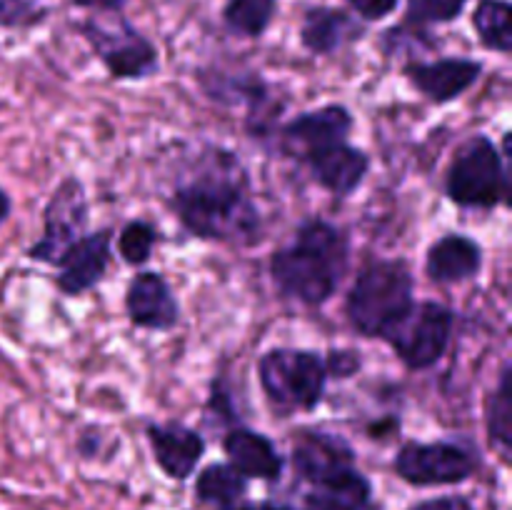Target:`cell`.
<instances>
[{"mask_svg": "<svg viewBox=\"0 0 512 510\" xmlns=\"http://www.w3.org/2000/svg\"><path fill=\"white\" fill-rule=\"evenodd\" d=\"M170 208L180 225L200 240L253 245L263 233L248 170L235 153L208 148L175 183Z\"/></svg>", "mask_w": 512, "mask_h": 510, "instance_id": "cell-1", "label": "cell"}, {"mask_svg": "<svg viewBox=\"0 0 512 510\" xmlns=\"http://www.w3.org/2000/svg\"><path fill=\"white\" fill-rule=\"evenodd\" d=\"M455 313L445 303L425 300L415 303L410 313L385 335L398 358L410 370H428L440 363L453 338Z\"/></svg>", "mask_w": 512, "mask_h": 510, "instance_id": "cell-6", "label": "cell"}, {"mask_svg": "<svg viewBox=\"0 0 512 510\" xmlns=\"http://www.w3.org/2000/svg\"><path fill=\"white\" fill-rule=\"evenodd\" d=\"M245 490H248V478H243L233 465L225 463L208 465L195 480L198 498L223 510H235V505L243 500Z\"/></svg>", "mask_w": 512, "mask_h": 510, "instance_id": "cell-20", "label": "cell"}, {"mask_svg": "<svg viewBox=\"0 0 512 510\" xmlns=\"http://www.w3.org/2000/svg\"><path fill=\"white\" fill-rule=\"evenodd\" d=\"M473 20L485 48L498 50V53H510V5L505 0H483L478 10H475Z\"/></svg>", "mask_w": 512, "mask_h": 510, "instance_id": "cell-23", "label": "cell"}, {"mask_svg": "<svg viewBox=\"0 0 512 510\" xmlns=\"http://www.w3.org/2000/svg\"><path fill=\"white\" fill-rule=\"evenodd\" d=\"M110 240L113 230L103 228L95 233H83L63 255L58 258L55 268V285L68 298L88 293L103 280L110 265Z\"/></svg>", "mask_w": 512, "mask_h": 510, "instance_id": "cell-10", "label": "cell"}, {"mask_svg": "<svg viewBox=\"0 0 512 510\" xmlns=\"http://www.w3.org/2000/svg\"><path fill=\"white\" fill-rule=\"evenodd\" d=\"M485 425H488L490 443L500 450L505 460L510 458L512 448V373L510 363L500 370V380L485 403Z\"/></svg>", "mask_w": 512, "mask_h": 510, "instance_id": "cell-21", "label": "cell"}, {"mask_svg": "<svg viewBox=\"0 0 512 510\" xmlns=\"http://www.w3.org/2000/svg\"><path fill=\"white\" fill-rule=\"evenodd\" d=\"M415 305V278L400 260H373L353 280L345 298L350 325L365 338H380Z\"/></svg>", "mask_w": 512, "mask_h": 510, "instance_id": "cell-3", "label": "cell"}, {"mask_svg": "<svg viewBox=\"0 0 512 510\" xmlns=\"http://www.w3.org/2000/svg\"><path fill=\"white\" fill-rule=\"evenodd\" d=\"M278 0H228L223 8V20L233 33L243 38H260L273 23Z\"/></svg>", "mask_w": 512, "mask_h": 510, "instance_id": "cell-22", "label": "cell"}, {"mask_svg": "<svg viewBox=\"0 0 512 510\" xmlns=\"http://www.w3.org/2000/svg\"><path fill=\"white\" fill-rule=\"evenodd\" d=\"M80 30L113 80H145L158 73V50L128 20H88Z\"/></svg>", "mask_w": 512, "mask_h": 510, "instance_id": "cell-7", "label": "cell"}, {"mask_svg": "<svg viewBox=\"0 0 512 510\" xmlns=\"http://www.w3.org/2000/svg\"><path fill=\"white\" fill-rule=\"evenodd\" d=\"M445 195L460 208L493 210L508 205V168L488 135H473L460 145L445 175Z\"/></svg>", "mask_w": 512, "mask_h": 510, "instance_id": "cell-5", "label": "cell"}, {"mask_svg": "<svg viewBox=\"0 0 512 510\" xmlns=\"http://www.w3.org/2000/svg\"><path fill=\"white\" fill-rule=\"evenodd\" d=\"M355 118L345 105H323L318 110L300 113L283 128V140L290 145L295 158L318 153L335 143H345L353 133Z\"/></svg>", "mask_w": 512, "mask_h": 510, "instance_id": "cell-12", "label": "cell"}, {"mask_svg": "<svg viewBox=\"0 0 512 510\" xmlns=\"http://www.w3.org/2000/svg\"><path fill=\"white\" fill-rule=\"evenodd\" d=\"M360 28L355 20L343 10L333 8H313L305 13L303 28H300V40L305 48L315 55H330L348 43Z\"/></svg>", "mask_w": 512, "mask_h": 510, "instance_id": "cell-19", "label": "cell"}, {"mask_svg": "<svg viewBox=\"0 0 512 510\" xmlns=\"http://www.w3.org/2000/svg\"><path fill=\"white\" fill-rule=\"evenodd\" d=\"M223 450L243 478L278 480L283 473V455L268 435L250 428H233L225 433Z\"/></svg>", "mask_w": 512, "mask_h": 510, "instance_id": "cell-17", "label": "cell"}, {"mask_svg": "<svg viewBox=\"0 0 512 510\" xmlns=\"http://www.w3.org/2000/svg\"><path fill=\"white\" fill-rule=\"evenodd\" d=\"M125 313L135 328L173 330L180 323V305L168 280L155 270L135 275L125 290Z\"/></svg>", "mask_w": 512, "mask_h": 510, "instance_id": "cell-11", "label": "cell"}, {"mask_svg": "<svg viewBox=\"0 0 512 510\" xmlns=\"http://www.w3.org/2000/svg\"><path fill=\"white\" fill-rule=\"evenodd\" d=\"M258 378L270 408L288 418L318 408L330 375L325 358L315 350L273 348L260 355Z\"/></svg>", "mask_w": 512, "mask_h": 510, "instance_id": "cell-4", "label": "cell"}, {"mask_svg": "<svg viewBox=\"0 0 512 510\" xmlns=\"http://www.w3.org/2000/svg\"><path fill=\"white\" fill-rule=\"evenodd\" d=\"M348 258V235L328 220L310 218L300 225L293 243L275 250L270 278L288 298L303 305H323L338 290Z\"/></svg>", "mask_w": 512, "mask_h": 510, "instance_id": "cell-2", "label": "cell"}, {"mask_svg": "<svg viewBox=\"0 0 512 510\" xmlns=\"http://www.w3.org/2000/svg\"><path fill=\"white\" fill-rule=\"evenodd\" d=\"M145 435L158 468L173 480L190 478L205 455L203 435L183 423H150Z\"/></svg>", "mask_w": 512, "mask_h": 510, "instance_id": "cell-15", "label": "cell"}, {"mask_svg": "<svg viewBox=\"0 0 512 510\" xmlns=\"http://www.w3.org/2000/svg\"><path fill=\"white\" fill-rule=\"evenodd\" d=\"M325 365H328V375L333 378H353L363 363L355 350H333L330 358H325Z\"/></svg>", "mask_w": 512, "mask_h": 510, "instance_id": "cell-27", "label": "cell"}, {"mask_svg": "<svg viewBox=\"0 0 512 510\" xmlns=\"http://www.w3.org/2000/svg\"><path fill=\"white\" fill-rule=\"evenodd\" d=\"M240 510H253V508H240Z\"/></svg>", "mask_w": 512, "mask_h": 510, "instance_id": "cell-32", "label": "cell"}, {"mask_svg": "<svg viewBox=\"0 0 512 510\" xmlns=\"http://www.w3.org/2000/svg\"><path fill=\"white\" fill-rule=\"evenodd\" d=\"M355 465V450L340 435L303 433L293 448V468L300 480L325 478Z\"/></svg>", "mask_w": 512, "mask_h": 510, "instance_id": "cell-18", "label": "cell"}, {"mask_svg": "<svg viewBox=\"0 0 512 510\" xmlns=\"http://www.w3.org/2000/svg\"><path fill=\"white\" fill-rule=\"evenodd\" d=\"M158 230L148 220H130L118 233V255L128 265H143L153 258Z\"/></svg>", "mask_w": 512, "mask_h": 510, "instance_id": "cell-24", "label": "cell"}, {"mask_svg": "<svg viewBox=\"0 0 512 510\" xmlns=\"http://www.w3.org/2000/svg\"><path fill=\"white\" fill-rule=\"evenodd\" d=\"M483 270V248L463 233H448L435 240L425 255V275L433 283L453 285L473 280Z\"/></svg>", "mask_w": 512, "mask_h": 510, "instance_id": "cell-16", "label": "cell"}, {"mask_svg": "<svg viewBox=\"0 0 512 510\" xmlns=\"http://www.w3.org/2000/svg\"><path fill=\"white\" fill-rule=\"evenodd\" d=\"M88 193L75 175L60 180L50 193L43 210V235L28 248V258L35 263L55 265L60 255L85 233L88 225Z\"/></svg>", "mask_w": 512, "mask_h": 510, "instance_id": "cell-8", "label": "cell"}, {"mask_svg": "<svg viewBox=\"0 0 512 510\" xmlns=\"http://www.w3.org/2000/svg\"><path fill=\"white\" fill-rule=\"evenodd\" d=\"M78 8H93V10H103V13H118L128 0H73Z\"/></svg>", "mask_w": 512, "mask_h": 510, "instance_id": "cell-30", "label": "cell"}, {"mask_svg": "<svg viewBox=\"0 0 512 510\" xmlns=\"http://www.w3.org/2000/svg\"><path fill=\"white\" fill-rule=\"evenodd\" d=\"M303 163L310 168L315 183L328 190V193L338 195V198L353 195L363 185L365 175L370 170L368 153L350 145L348 140L318 150V153L305 155Z\"/></svg>", "mask_w": 512, "mask_h": 510, "instance_id": "cell-14", "label": "cell"}, {"mask_svg": "<svg viewBox=\"0 0 512 510\" xmlns=\"http://www.w3.org/2000/svg\"><path fill=\"white\" fill-rule=\"evenodd\" d=\"M468 0H408V20L415 25L450 23L460 18Z\"/></svg>", "mask_w": 512, "mask_h": 510, "instance_id": "cell-25", "label": "cell"}, {"mask_svg": "<svg viewBox=\"0 0 512 510\" xmlns=\"http://www.w3.org/2000/svg\"><path fill=\"white\" fill-rule=\"evenodd\" d=\"M413 510H473V505L465 498H435L415 505Z\"/></svg>", "mask_w": 512, "mask_h": 510, "instance_id": "cell-29", "label": "cell"}, {"mask_svg": "<svg viewBox=\"0 0 512 510\" xmlns=\"http://www.w3.org/2000/svg\"><path fill=\"white\" fill-rule=\"evenodd\" d=\"M10 210H13V200H10V195L5 193L3 188H0V225H3L5 220H8Z\"/></svg>", "mask_w": 512, "mask_h": 510, "instance_id": "cell-31", "label": "cell"}, {"mask_svg": "<svg viewBox=\"0 0 512 510\" xmlns=\"http://www.w3.org/2000/svg\"><path fill=\"white\" fill-rule=\"evenodd\" d=\"M405 75L418 93L433 103L445 105L458 100L465 90L473 88L483 75V63L470 58H443L433 63H413Z\"/></svg>", "mask_w": 512, "mask_h": 510, "instance_id": "cell-13", "label": "cell"}, {"mask_svg": "<svg viewBox=\"0 0 512 510\" xmlns=\"http://www.w3.org/2000/svg\"><path fill=\"white\" fill-rule=\"evenodd\" d=\"M478 468L473 450L450 440L405 443L395 455V473L410 485H455L468 480Z\"/></svg>", "mask_w": 512, "mask_h": 510, "instance_id": "cell-9", "label": "cell"}, {"mask_svg": "<svg viewBox=\"0 0 512 510\" xmlns=\"http://www.w3.org/2000/svg\"><path fill=\"white\" fill-rule=\"evenodd\" d=\"M355 8V13L363 15L365 20H383L385 15L398 8L400 0H348Z\"/></svg>", "mask_w": 512, "mask_h": 510, "instance_id": "cell-28", "label": "cell"}, {"mask_svg": "<svg viewBox=\"0 0 512 510\" xmlns=\"http://www.w3.org/2000/svg\"><path fill=\"white\" fill-rule=\"evenodd\" d=\"M48 15L43 0H0V25L5 28H28Z\"/></svg>", "mask_w": 512, "mask_h": 510, "instance_id": "cell-26", "label": "cell"}]
</instances>
